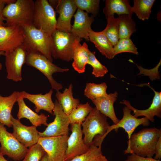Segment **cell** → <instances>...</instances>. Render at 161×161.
<instances>
[{"label": "cell", "instance_id": "f1b7e54d", "mask_svg": "<svg viewBox=\"0 0 161 161\" xmlns=\"http://www.w3.org/2000/svg\"><path fill=\"white\" fill-rule=\"evenodd\" d=\"M107 23L102 32L105 35L113 47L119 40V20L118 17L111 16L107 19Z\"/></svg>", "mask_w": 161, "mask_h": 161}, {"label": "cell", "instance_id": "277c9868", "mask_svg": "<svg viewBox=\"0 0 161 161\" xmlns=\"http://www.w3.org/2000/svg\"><path fill=\"white\" fill-rule=\"evenodd\" d=\"M21 27L24 37L23 44L27 51L39 52L52 62L51 35L36 28L33 24Z\"/></svg>", "mask_w": 161, "mask_h": 161}, {"label": "cell", "instance_id": "7402d4cb", "mask_svg": "<svg viewBox=\"0 0 161 161\" xmlns=\"http://www.w3.org/2000/svg\"><path fill=\"white\" fill-rule=\"evenodd\" d=\"M17 102L19 107L17 114L18 119L27 118L29 120L32 125L36 127L40 126L41 125L48 126L47 116L43 113L38 114L32 110L26 105L22 95Z\"/></svg>", "mask_w": 161, "mask_h": 161}, {"label": "cell", "instance_id": "7a4b0ae2", "mask_svg": "<svg viewBox=\"0 0 161 161\" xmlns=\"http://www.w3.org/2000/svg\"><path fill=\"white\" fill-rule=\"evenodd\" d=\"M83 138L85 144L90 147L93 144L101 147L102 142L110 126L107 117L95 107L93 108L82 123Z\"/></svg>", "mask_w": 161, "mask_h": 161}, {"label": "cell", "instance_id": "44dd1931", "mask_svg": "<svg viewBox=\"0 0 161 161\" xmlns=\"http://www.w3.org/2000/svg\"><path fill=\"white\" fill-rule=\"evenodd\" d=\"M117 91L110 93L101 98L91 100L96 109L100 113L109 118L114 124H117L119 120L117 117L114 109V104L117 100Z\"/></svg>", "mask_w": 161, "mask_h": 161}, {"label": "cell", "instance_id": "5bb4252c", "mask_svg": "<svg viewBox=\"0 0 161 161\" xmlns=\"http://www.w3.org/2000/svg\"><path fill=\"white\" fill-rule=\"evenodd\" d=\"M13 127V134L25 147L27 148L37 143L40 137L35 126H27L23 124L20 120L11 116Z\"/></svg>", "mask_w": 161, "mask_h": 161}, {"label": "cell", "instance_id": "9a60e30c", "mask_svg": "<svg viewBox=\"0 0 161 161\" xmlns=\"http://www.w3.org/2000/svg\"><path fill=\"white\" fill-rule=\"evenodd\" d=\"M131 110L128 107L125 106L123 109V116L116 124L109 126L106 134V136L111 131L114 130L117 131L119 128L123 129L128 135V139L133 134L135 129L139 126L143 125L145 126L150 124L149 120L145 117L138 118L131 114Z\"/></svg>", "mask_w": 161, "mask_h": 161}, {"label": "cell", "instance_id": "5b68a950", "mask_svg": "<svg viewBox=\"0 0 161 161\" xmlns=\"http://www.w3.org/2000/svg\"><path fill=\"white\" fill-rule=\"evenodd\" d=\"M27 52L25 64L42 72L48 79L52 89L58 91L62 89V85L55 80L52 75L54 73L57 72H67L69 70V69L61 68L55 65L39 52Z\"/></svg>", "mask_w": 161, "mask_h": 161}, {"label": "cell", "instance_id": "cb8c5ba5", "mask_svg": "<svg viewBox=\"0 0 161 161\" xmlns=\"http://www.w3.org/2000/svg\"><path fill=\"white\" fill-rule=\"evenodd\" d=\"M103 12L106 19L115 13L119 16L126 14L130 16L133 14L128 0H106Z\"/></svg>", "mask_w": 161, "mask_h": 161}, {"label": "cell", "instance_id": "7bdbcfd3", "mask_svg": "<svg viewBox=\"0 0 161 161\" xmlns=\"http://www.w3.org/2000/svg\"><path fill=\"white\" fill-rule=\"evenodd\" d=\"M0 161H8L4 157L0 151Z\"/></svg>", "mask_w": 161, "mask_h": 161}, {"label": "cell", "instance_id": "ac0fdd59", "mask_svg": "<svg viewBox=\"0 0 161 161\" xmlns=\"http://www.w3.org/2000/svg\"><path fill=\"white\" fill-rule=\"evenodd\" d=\"M74 16V23L70 32L78 38L89 40L88 35L92 30L91 25L94 20V16H89L88 13L78 8Z\"/></svg>", "mask_w": 161, "mask_h": 161}, {"label": "cell", "instance_id": "52a82bcc", "mask_svg": "<svg viewBox=\"0 0 161 161\" xmlns=\"http://www.w3.org/2000/svg\"><path fill=\"white\" fill-rule=\"evenodd\" d=\"M52 46L51 56L54 59L69 61L73 59L74 42L77 37L71 32L57 29L51 35Z\"/></svg>", "mask_w": 161, "mask_h": 161}, {"label": "cell", "instance_id": "d6986e66", "mask_svg": "<svg viewBox=\"0 0 161 161\" xmlns=\"http://www.w3.org/2000/svg\"><path fill=\"white\" fill-rule=\"evenodd\" d=\"M53 92V89H52L44 95L42 93L32 94L25 91L21 92V93L24 99H28L35 105V111L36 113H39L41 110H43L53 114L55 105L52 98Z\"/></svg>", "mask_w": 161, "mask_h": 161}, {"label": "cell", "instance_id": "83f0119b", "mask_svg": "<svg viewBox=\"0 0 161 161\" xmlns=\"http://www.w3.org/2000/svg\"><path fill=\"white\" fill-rule=\"evenodd\" d=\"M131 7L133 13H135L138 18L143 21L148 19L151 13V9L155 0H134Z\"/></svg>", "mask_w": 161, "mask_h": 161}, {"label": "cell", "instance_id": "30bf717a", "mask_svg": "<svg viewBox=\"0 0 161 161\" xmlns=\"http://www.w3.org/2000/svg\"><path fill=\"white\" fill-rule=\"evenodd\" d=\"M54 103L53 115L55 116L54 120L48 124L44 131H38L40 137L68 135L69 131V126L70 124L68 116L64 112L61 106L57 100Z\"/></svg>", "mask_w": 161, "mask_h": 161}, {"label": "cell", "instance_id": "d590c367", "mask_svg": "<svg viewBox=\"0 0 161 161\" xmlns=\"http://www.w3.org/2000/svg\"><path fill=\"white\" fill-rule=\"evenodd\" d=\"M28 149L27 154L22 161H40L46 153L42 146L38 143Z\"/></svg>", "mask_w": 161, "mask_h": 161}, {"label": "cell", "instance_id": "6da1fadb", "mask_svg": "<svg viewBox=\"0 0 161 161\" xmlns=\"http://www.w3.org/2000/svg\"><path fill=\"white\" fill-rule=\"evenodd\" d=\"M161 136V129L144 128L133 134L127 142L124 154L134 153L144 157H152L155 154L157 143Z\"/></svg>", "mask_w": 161, "mask_h": 161}, {"label": "cell", "instance_id": "ba28073f", "mask_svg": "<svg viewBox=\"0 0 161 161\" xmlns=\"http://www.w3.org/2000/svg\"><path fill=\"white\" fill-rule=\"evenodd\" d=\"M4 126L0 123L1 152L3 155L15 161L23 160L28 149L18 141L12 133L8 132Z\"/></svg>", "mask_w": 161, "mask_h": 161}, {"label": "cell", "instance_id": "60d3db41", "mask_svg": "<svg viewBox=\"0 0 161 161\" xmlns=\"http://www.w3.org/2000/svg\"><path fill=\"white\" fill-rule=\"evenodd\" d=\"M40 161H52L47 154L46 153Z\"/></svg>", "mask_w": 161, "mask_h": 161}, {"label": "cell", "instance_id": "8d00e7d4", "mask_svg": "<svg viewBox=\"0 0 161 161\" xmlns=\"http://www.w3.org/2000/svg\"><path fill=\"white\" fill-rule=\"evenodd\" d=\"M123 161H161L152 157H144L138 155L134 153H130L127 158Z\"/></svg>", "mask_w": 161, "mask_h": 161}, {"label": "cell", "instance_id": "e0dca14e", "mask_svg": "<svg viewBox=\"0 0 161 161\" xmlns=\"http://www.w3.org/2000/svg\"><path fill=\"white\" fill-rule=\"evenodd\" d=\"M146 85L149 86L154 92V95L150 106L145 109L140 110L133 107L130 102L126 100H123L120 103L125 104L133 112L134 116L136 118L140 116H144L149 121L154 122V117L157 116L161 117V92L155 90L150 85L149 83L141 84L138 85L140 86Z\"/></svg>", "mask_w": 161, "mask_h": 161}, {"label": "cell", "instance_id": "484cf974", "mask_svg": "<svg viewBox=\"0 0 161 161\" xmlns=\"http://www.w3.org/2000/svg\"><path fill=\"white\" fill-rule=\"evenodd\" d=\"M73 86L70 84L68 88H66L63 93L57 91L55 96L61 106L64 113L68 116L79 105V100L74 98L73 96Z\"/></svg>", "mask_w": 161, "mask_h": 161}, {"label": "cell", "instance_id": "ee69618b", "mask_svg": "<svg viewBox=\"0 0 161 161\" xmlns=\"http://www.w3.org/2000/svg\"><path fill=\"white\" fill-rule=\"evenodd\" d=\"M1 55H5V52H0V57ZM2 67V64L0 62V70H1Z\"/></svg>", "mask_w": 161, "mask_h": 161}, {"label": "cell", "instance_id": "ab89813d", "mask_svg": "<svg viewBox=\"0 0 161 161\" xmlns=\"http://www.w3.org/2000/svg\"><path fill=\"white\" fill-rule=\"evenodd\" d=\"M48 1L50 4L53 7H56L57 6L59 0H49Z\"/></svg>", "mask_w": 161, "mask_h": 161}, {"label": "cell", "instance_id": "8992f818", "mask_svg": "<svg viewBox=\"0 0 161 161\" xmlns=\"http://www.w3.org/2000/svg\"><path fill=\"white\" fill-rule=\"evenodd\" d=\"M32 24L36 28L51 35L56 28V12L47 0L35 1Z\"/></svg>", "mask_w": 161, "mask_h": 161}, {"label": "cell", "instance_id": "f35d334b", "mask_svg": "<svg viewBox=\"0 0 161 161\" xmlns=\"http://www.w3.org/2000/svg\"><path fill=\"white\" fill-rule=\"evenodd\" d=\"M155 156L154 159L157 160H160L161 158V136H160L156 146Z\"/></svg>", "mask_w": 161, "mask_h": 161}, {"label": "cell", "instance_id": "e575fe53", "mask_svg": "<svg viewBox=\"0 0 161 161\" xmlns=\"http://www.w3.org/2000/svg\"><path fill=\"white\" fill-rule=\"evenodd\" d=\"M102 155L101 147L97 146L93 144L86 153L68 161H94Z\"/></svg>", "mask_w": 161, "mask_h": 161}, {"label": "cell", "instance_id": "836d02e7", "mask_svg": "<svg viewBox=\"0 0 161 161\" xmlns=\"http://www.w3.org/2000/svg\"><path fill=\"white\" fill-rule=\"evenodd\" d=\"M77 9L91 13L93 16L98 13L100 5L99 0H74Z\"/></svg>", "mask_w": 161, "mask_h": 161}, {"label": "cell", "instance_id": "ffe728a7", "mask_svg": "<svg viewBox=\"0 0 161 161\" xmlns=\"http://www.w3.org/2000/svg\"><path fill=\"white\" fill-rule=\"evenodd\" d=\"M21 95V92L16 91L7 97L2 96L0 94V123L8 127H12V110Z\"/></svg>", "mask_w": 161, "mask_h": 161}, {"label": "cell", "instance_id": "3957f363", "mask_svg": "<svg viewBox=\"0 0 161 161\" xmlns=\"http://www.w3.org/2000/svg\"><path fill=\"white\" fill-rule=\"evenodd\" d=\"M35 10L33 0H17L7 4L2 12L5 25L21 27L32 24Z\"/></svg>", "mask_w": 161, "mask_h": 161}, {"label": "cell", "instance_id": "d6a6232c", "mask_svg": "<svg viewBox=\"0 0 161 161\" xmlns=\"http://www.w3.org/2000/svg\"><path fill=\"white\" fill-rule=\"evenodd\" d=\"M95 53V51L92 52L89 51L87 64L93 68V75L96 77H102L108 72V70L107 68L102 64L96 58Z\"/></svg>", "mask_w": 161, "mask_h": 161}, {"label": "cell", "instance_id": "2e32d148", "mask_svg": "<svg viewBox=\"0 0 161 161\" xmlns=\"http://www.w3.org/2000/svg\"><path fill=\"white\" fill-rule=\"evenodd\" d=\"M77 9L74 0H59L56 7L55 12L59 14L56 29L70 32L71 19Z\"/></svg>", "mask_w": 161, "mask_h": 161}, {"label": "cell", "instance_id": "74e56055", "mask_svg": "<svg viewBox=\"0 0 161 161\" xmlns=\"http://www.w3.org/2000/svg\"><path fill=\"white\" fill-rule=\"evenodd\" d=\"M16 0H0V24L3 25H5V24L4 21H5L6 19L2 15L3 10L5 6V5L10 3L13 2Z\"/></svg>", "mask_w": 161, "mask_h": 161}, {"label": "cell", "instance_id": "4fadbf2b", "mask_svg": "<svg viewBox=\"0 0 161 161\" xmlns=\"http://www.w3.org/2000/svg\"><path fill=\"white\" fill-rule=\"evenodd\" d=\"M72 133L69 136L64 161H68L87 152L89 147L83 138L81 125L75 124L70 125Z\"/></svg>", "mask_w": 161, "mask_h": 161}, {"label": "cell", "instance_id": "f546056e", "mask_svg": "<svg viewBox=\"0 0 161 161\" xmlns=\"http://www.w3.org/2000/svg\"><path fill=\"white\" fill-rule=\"evenodd\" d=\"M93 108L88 102L85 104H79L68 116L70 125L77 124L81 125Z\"/></svg>", "mask_w": 161, "mask_h": 161}, {"label": "cell", "instance_id": "7c38bea8", "mask_svg": "<svg viewBox=\"0 0 161 161\" xmlns=\"http://www.w3.org/2000/svg\"><path fill=\"white\" fill-rule=\"evenodd\" d=\"M24 40L20 27L0 24V52L12 51L22 45Z\"/></svg>", "mask_w": 161, "mask_h": 161}, {"label": "cell", "instance_id": "d4e9b609", "mask_svg": "<svg viewBox=\"0 0 161 161\" xmlns=\"http://www.w3.org/2000/svg\"><path fill=\"white\" fill-rule=\"evenodd\" d=\"M89 40L101 53L109 59H113V47L107 38L102 32H95L92 30L88 35Z\"/></svg>", "mask_w": 161, "mask_h": 161}, {"label": "cell", "instance_id": "8fae6325", "mask_svg": "<svg viewBox=\"0 0 161 161\" xmlns=\"http://www.w3.org/2000/svg\"><path fill=\"white\" fill-rule=\"evenodd\" d=\"M68 135L41 137L37 143L40 144L52 161H64Z\"/></svg>", "mask_w": 161, "mask_h": 161}, {"label": "cell", "instance_id": "4316f807", "mask_svg": "<svg viewBox=\"0 0 161 161\" xmlns=\"http://www.w3.org/2000/svg\"><path fill=\"white\" fill-rule=\"evenodd\" d=\"M118 17L119 20V39L130 38L131 35L136 30V24L132 16L123 14Z\"/></svg>", "mask_w": 161, "mask_h": 161}, {"label": "cell", "instance_id": "9c48e42d", "mask_svg": "<svg viewBox=\"0 0 161 161\" xmlns=\"http://www.w3.org/2000/svg\"><path fill=\"white\" fill-rule=\"evenodd\" d=\"M27 52L23 44L12 51L5 52L7 79L15 82L22 80V68L25 63Z\"/></svg>", "mask_w": 161, "mask_h": 161}, {"label": "cell", "instance_id": "4dcf8cb0", "mask_svg": "<svg viewBox=\"0 0 161 161\" xmlns=\"http://www.w3.org/2000/svg\"><path fill=\"white\" fill-rule=\"evenodd\" d=\"M107 88L106 84L105 82L99 84L87 83L84 91V95L91 100L99 99L108 95L106 91Z\"/></svg>", "mask_w": 161, "mask_h": 161}, {"label": "cell", "instance_id": "603a6c76", "mask_svg": "<svg viewBox=\"0 0 161 161\" xmlns=\"http://www.w3.org/2000/svg\"><path fill=\"white\" fill-rule=\"evenodd\" d=\"M82 39H76L73 45L74 52L72 66L79 73L85 72L86 65L88 61L89 52L90 50L85 42L81 45L80 42Z\"/></svg>", "mask_w": 161, "mask_h": 161}, {"label": "cell", "instance_id": "b9f144b4", "mask_svg": "<svg viewBox=\"0 0 161 161\" xmlns=\"http://www.w3.org/2000/svg\"><path fill=\"white\" fill-rule=\"evenodd\" d=\"M94 161H108V160L105 156L102 155Z\"/></svg>", "mask_w": 161, "mask_h": 161}, {"label": "cell", "instance_id": "1f68e13d", "mask_svg": "<svg viewBox=\"0 0 161 161\" xmlns=\"http://www.w3.org/2000/svg\"><path fill=\"white\" fill-rule=\"evenodd\" d=\"M124 52L131 53L137 55L139 54L137 48L130 38L119 39L113 47L114 58L117 54Z\"/></svg>", "mask_w": 161, "mask_h": 161}]
</instances>
